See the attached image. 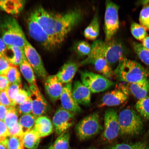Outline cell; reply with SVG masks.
Listing matches in <instances>:
<instances>
[{"label": "cell", "instance_id": "6da1fadb", "mask_svg": "<svg viewBox=\"0 0 149 149\" xmlns=\"http://www.w3.org/2000/svg\"><path fill=\"white\" fill-rule=\"evenodd\" d=\"M81 9L75 8L63 13H54L49 11L45 17V31L57 46L66 38L68 33L82 19Z\"/></svg>", "mask_w": 149, "mask_h": 149}, {"label": "cell", "instance_id": "7a4b0ae2", "mask_svg": "<svg viewBox=\"0 0 149 149\" xmlns=\"http://www.w3.org/2000/svg\"><path fill=\"white\" fill-rule=\"evenodd\" d=\"M113 72L118 81L128 83L142 81L149 76L148 72L139 63L126 57L120 61Z\"/></svg>", "mask_w": 149, "mask_h": 149}, {"label": "cell", "instance_id": "3957f363", "mask_svg": "<svg viewBox=\"0 0 149 149\" xmlns=\"http://www.w3.org/2000/svg\"><path fill=\"white\" fill-rule=\"evenodd\" d=\"M2 39L7 46H16L24 49L27 40L23 30L15 18L8 17L1 25Z\"/></svg>", "mask_w": 149, "mask_h": 149}, {"label": "cell", "instance_id": "277c9868", "mask_svg": "<svg viewBox=\"0 0 149 149\" xmlns=\"http://www.w3.org/2000/svg\"><path fill=\"white\" fill-rule=\"evenodd\" d=\"M102 42L100 40L95 41L92 44V51L90 54L79 64L81 66L93 65L97 71L110 79L114 76V72L104 56L102 49Z\"/></svg>", "mask_w": 149, "mask_h": 149}, {"label": "cell", "instance_id": "5b68a950", "mask_svg": "<svg viewBox=\"0 0 149 149\" xmlns=\"http://www.w3.org/2000/svg\"><path fill=\"white\" fill-rule=\"evenodd\" d=\"M118 121L120 135H138L143 130V121L133 110L126 109L121 111L118 115Z\"/></svg>", "mask_w": 149, "mask_h": 149}, {"label": "cell", "instance_id": "8992f818", "mask_svg": "<svg viewBox=\"0 0 149 149\" xmlns=\"http://www.w3.org/2000/svg\"><path fill=\"white\" fill-rule=\"evenodd\" d=\"M103 130L100 123L99 115L97 113L85 117L78 123L75 127L76 134L81 141L91 138Z\"/></svg>", "mask_w": 149, "mask_h": 149}, {"label": "cell", "instance_id": "52a82bcc", "mask_svg": "<svg viewBox=\"0 0 149 149\" xmlns=\"http://www.w3.org/2000/svg\"><path fill=\"white\" fill-rule=\"evenodd\" d=\"M104 17L105 42L113 38L120 27L118 16L119 6L113 2L107 0L105 3Z\"/></svg>", "mask_w": 149, "mask_h": 149}, {"label": "cell", "instance_id": "ba28073f", "mask_svg": "<svg viewBox=\"0 0 149 149\" xmlns=\"http://www.w3.org/2000/svg\"><path fill=\"white\" fill-rule=\"evenodd\" d=\"M81 83L91 93L103 92L115 84L108 78L100 74L88 71L80 72Z\"/></svg>", "mask_w": 149, "mask_h": 149}, {"label": "cell", "instance_id": "9c48e42d", "mask_svg": "<svg viewBox=\"0 0 149 149\" xmlns=\"http://www.w3.org/2000/svg\"><path fill=\"white\" fill-rule=\"evenodd\" d=\"M104 128L101 139L104 142L111 143L120 134L118 115L116 111L112 109L107 110L104 115Z\"/></svg>", "mask_w": 149, "mask_h": 149}, {"label": "cell", "instance_id": "30bf717a", "mask_svg": "<svg viewBox=\"0 0 149 149\" xmlns=\"http://www.w3.org/2000/svg\"><path fill=\"white\" fill-rule=\"evenodd\" d=\"M102 49L104 56L111 66L125 57L124 45L118 39L113 38L109 42L103 41Z\"/></svg>", "mask_w": 149, "mask_h": 149}, {"label": "cell", "instance_id": "8fae6325", "mask_svg": "<svg viewBox=\"0 0 149 149\" xmlns=\"http://www.w3.org/2000/svg\"><path fill=\"white\" fill-rule=\"evenodd\" d=\"M27 25L30 36L41 44L45 49L52 51L57 47L31 14L28 19Z\"/></svg>", "mask_w": 149, "mask_h": 149}, {"label": "cell", "instance_id": "7c38bea8", "mask_svg": "<svg viewBox=\"0 0 149 149\" xmlns=\"http://www.w3.org/2000/svg\"><path fill=\"white\" fill-rule=\"evenodd\" d=\"M24 49L26 58L32 67L35 73L40 79L45 80L48 76L47 72L38 52L28 40Z\"/></svg>", "mask_w": 149, "mask_h": 149}, {"label": "cell", "instance_id": "4fadbf2b", "mask_svg": "<svg viewBox=\"0 0 149 149\" xmlns=\"http://www.w3.org/2000/svg\"><path fill=\"white\" fill-rule=\"evenodd\" d=\"M75 122L74 114L62 107L56 111L53 119V124L56 135L59 136L68 131Z\"/></svg>", "mask_w": 149, "mask_h": 149}, {"label": "cell", "instance_id": "5bb4252c", "mask_svg": "<svg viewBox=\"0 0 149 149\" xmlns=\"http://www.w3.org/2000/svg\"><path fill=\"white\" fill-rule=\"evenodd\" d=\"M29 92L32 102V114L36 118L43 116L49 109V105L37 85H29Z\"/></svg>", "mask_w": 149, "mask_h": 149}, {"label": "cell", "instance_id": "9a60e30c", "mask_svg": "<svg viewBox=\"0 0 149 149\" xmlns=\"http://www.w3.org/2000/svg\"><path fill=\"white\" fill-rule=\"evenodd\" d=\"M128 92L126 88L115 89L104 95L98 105L99 107H113L120 105L128 99Z\"/></svg>", "mask_w": 149, "mask_h": 149}, {"label": "cell", "instance_id": "2e32d148", "mask_svg": "<svg viewBox=\"0 0 149 149\" xmlns=\"http://www.w3.org/2000/svg\"><path fill=\"white\" fill-rule=\"evenodd\" d=\"M64 86L56 74L48 76L45 79V88L47 94L52 102L59 99Z\"/></svg>", "mask_w": 149, "mask_h": 149}, {"label": "cell", "instance_id": "e0dca14e", "mask_svg": "<svg viewBox=\"0 0 149 149\" xmlns=\"http://www.w3.org/2000/svg\"><path fill=\"white\" fill-rule=\"evenodd\" d=\"M72 83L64 86L60 98L61 107L74 114L79 113L81 112V109L72 96Z\"/></svg>", "mask_w": 149, "mask_h": 149}, {"label": "cell", "instance_id": "ac0fdd59", "mask_svg": "<svg viewBox=\"0 0 149 149\" xmlns=\"http://www.w3.org/2000/svg\"><path fill=\"white\" fill-rule=\"evenodd\" d=\"M72 94L74 100L79 104L88 106L91 102V93L81 82H74L72 88Z\"/></svg>", "mask_w": 149, "mask_h": 149}, {"label": "cell", "instance_id": "d6986e66", "mask_svg": "<svg viewBox=\"0 0 149 149\" xmlns=\"http://www.w3.org/2000/svg\"><path fill=\"white\" fill-rule=\"evenodd\" d=\"M80 66L79 63L68 61L63 65L56 75L63 84L66 85L71 83Z\"/></svg>", "mask_w": 149, "mask_h": 149}, {"label": "cell", "instance_id": "ffe728a7", "mask_svg": "<svg viewBox=\"0 0 149 149\" xmlns=\"http://www.w3.org/2000/svg\"><path fill=\"white\" fill-rule=\"evenodd\" d=\"M4 58L14 66H19L26 59L23 48L16 46H7Z\"/></svg>", "mask_w": 149, "mask_h": 149}, {"label": "cell", "instance_id": "44dd1931", "mask_svg": "<svg viewBox=\"0 0 149 149\" xmlns=\"http://www.w3.org/2000/svg\"><path fill=\"white\" fill-rule=\"evenodd\" d=\"M54 129L51 120L47 117L42 116L37 118L33 130L41 138L51 135Z\"/></svg>", "mask_w": 149, "mask_h": 149}, {"label": "cell", "instance_id": "7402d4cb", "mask_svg": "<svg viewBox=\"0 0 149 149\" xmlns=\"http://www.w3.org/2000/svg\"><path fill=\"white\" fill-rule=\"evenodd\" d=\"M127 86L130 92L139 100L147 96L149 91V81L148 79L137 82L128 83Z\"/></svg>", "mask_w": 149, "mask_h": 149}, {"label": "cell", "instance_id": "603a6c76", "mask_svg": "<svg viewBox=\"0 0 149 149\" xmlns=\"http://www.w3.org/2000/svg\"><path fill=\"white\" fill-rule=\"evenodd\" d=\"M25 4V1L21 0H2L0 8L8 14L15 15L20 13Z\"/></svg>", "mask_w": 149, "mask_h": 149}, {"label": "cell", "instance_id": "cb8c5ba5", "mask_svg": "<svg viewBox=\"0 0 149 149\" xmlns=\"http://www.w3.org/2000/svg\"><path fill=\"white\" fill-rule=\"evenodd\" d=\"M100 33L99 20L98 13L95 14L90 24L84 31V35L88 40H95L97 38Z\"/></svg>", "mask_w": 149, "mask_h": 149}, {"label": "cell", "instance_id": "d4e9b609", "mask_svg": "<svg viewBox=\"0 0 149 149\" xmlns=\"http://www.w3.org/2000/svg\"><path fill=\"white\" fill-rule=\"evenodd\" d=\"M41 138L33 130L24 134L23 137L24 147L28 149H37Z\"/></svg>", "mask_w": 149, "mask_h": 149}, {"label": "cell", "instance_id": "484cf974", "mask_svg": "<svg viewBox=\"0 0 149 149\" xmlns=\"http://www.w3.org/2000/svg\"><path fill=\"white\" fill-rule=\"evenodd\" d=\"M19 66L20 72L29 85L37 84L34 71L27 59L24 61Z\"/></svg>", "mask_w": 149, "mask_h": 149}, {"label": "cell", "instance_id": "4316f807", "mask_svg": "<svg viewBox=\"0 0 149 149\" xmlns=\"http://www.w3.org/2000/svg\"><path fill=\"white\" fill-rule=\"evenodd\" d=\"M36 118L32 114L22 115L18 121L24 134L33 130Z\"/></svg>", "mask_w": 149, "mask_h": 149}, {"label": "cell", "instance_id": "83f0119b", "mask_svg": "<svg viewBox=\"0 0 149 149\" xmlns=\"http://www.w3.org/2000/svg\"><path fill=\"white\" fill-rule=\"evenodd\" d=\"M70 134L67 131L58 136L51 145L53 149H69Z\"/></svg>", "mask_w": 149, "mask_h": 149}, {"label": "cell", "instance_id": "f1b7e54d", "mask_svg": "<svg viewBox=\"0 0 149 149\" xmlns=\"http://www.w3.org/2000/svg\"><path fill=\"white\" fill-rule=\"evenodd\" d=\"M23 137L10 136L1 143L7 149H24Z\"/></svg>", "mask_w": 149, "mask_h": 149}, {"label": "cell", "instance_id": "f546056e", "mask_svg": "<svg viewBox=\"0 0 149 149\" xmlns=\"http://www.w3.org/2000/svg\"><path fill=\"white\" fill-rule=\"evenodd\" d=\"M74 49L80 57H88L92 51V45L85 41H80L74 45Z\"/></svg>", "mask_w": 149, "mask_h": 149}, {"label": "cell", "instance_id": "4dcf8cb0", "mask_svg": "<svg viewBox=\"0 0 149 149\" xmlns=\"http://www.w3.org/2000/svg\"><path fill=\"white\" fill-rule=\"evenodd\" d=\"M133 47L134 51L139 58L145 64L149 66V50L143 47L142 44L134 42Z\"/></svg>", "mask_w": 149, "mask_h": 149}, {"label": "cell", "instance_id": "1f68e13d", "mask_svg": "<svg viewBox=\"0 0 149 149\" xmlns=\"http://www.w3.org/2000/svg\"><path fill=\"white\" fill-rule=\"evenodd\" d=\"M136 109L141 116L149 120V97L139 100L136 105Z\"/></svg>", "mask_w": 149, "mask_h": 149}, {"label": "cell", "instance_id": "d6a6232c", "mask_svg": "<svg viewBox=\"0 0 149 149\" xmlns=\"http://www.w3.org/2000/svg\"><path fill=\"white\" fill-rule=\"evenodd\" d=\"M18 113L15 107L9 108L4 122L8 129L15 125L18 122Z\"/></svg>", "mask_w": 149, "mask_h": 149}, {"label": "cell", "instance_id": "836d02e7", "mask_svg": "<svg viewBox=\"0 0 149 149\" xmlns=\"http://www.w3.org/2000/svg\"><path fill=\"white\" fill-rule=\"evenodd\" d=\"M132 34L137 40L142 41L148 36L146 29L144 27L136 23H132L130 27Z\"/></svg>", "mask_w": 149, "mask_h": 149}, {"label": "cell", "instance_id": "e575fe53", "mask_svg": "<svg viewBox=\"0 0 149 149\" xmlns=\"http://www.w3.org/2000/svg\"><path fill=\"white\" fill-rule=\"evenodd\" d=\"M6 77L10 84L22 83L20 72L17 68L13 66L7 73Z\"/></svg>", "mask_w": 149, "mask_h": 149}, {"label": "cell", "instance_id": "d590c367", "mask_svg": "<svg viewBox=\"0 0 149 149\" xmlns=\"http://www.w3.org/2000/svg\"><path fill=\"white\" fill-rule=\"evenodd\" d=\"M146 147L144 142H138L133 144L122 143L113 145L108 149H144Z\"/></svg>", "mask_w": 149, "mask_h": 149}, {"label": "cell", "instance_id": "8d00e7d4", "mask_svg": "<svg viewBox=\"0 0 149 149\" xmlns=\"http://www.w3.org/2000/svg\"><path fill=\"white\" fill-rule=\"evenodd\" d=\"M17 106V108L15 107L20 115H23L32 113V102L30 97L23 103Z\"/></svg>", "mask_w": 149, "mask_h": 149}, {"label": "cell", "instance_id": "74e56055", "mask_svg": "<svg viewBox=\"0 0 149 149\" xmlns=\"http://www.w3.org/2000/svg\"><path fill=\"white\" fill-rule=\"evenodd\" d=\"M22 89V83H15L10 84L8 88L7 89V94L9 98L14 103L17 96Z\"/></svg>", "mask_w": 149, "mask_h": 149}, {"label": "cell", "instance_id": "f35d334b", "mask_svg": "<svg viewBox=\"0 0 149 149\" xmlns=\"http://www.w3.org/2000/svg\"><path fill=\"white\" fill-rule=\"evenodd\" d=\"M0 104L8 109L11 107H15L14 102L9 98L7 90L2 91L0 93Z\"/></svg>", "mask_w": 149, "mask_h": 149}, {"label": "cell", "instance_id": "ab89813d", "mask_svg": "<svg viewBox=\"0 0 149 149\" xmlns=\"http://www.w3.org/2000/svg\"><path fill=\"white\" fill-rule=\"evenodd\" d=\"M139 21L143 26L149 21V5H145L139 15Z\"/></svg>", "mask_w": 149, "mask_h": 149}, {"label": "cell", "instance_id": "60d3db41", "mask_svg": "<svg viewBox=\"0 0 149 149\" xmlns=\"http://www.w3.org/2000/svg\"><path fill=\"white\" fill-rule=\"evenodd\" d=\"M13 65L4 58H0V75L6 76Z\"/></svg>", "mask_w": 149, "mask_h": 149}, {"label": "cell", "instance_id": "b9f144b4", "mask_svg": "<svg viewBox=\"0 0 149 149\" xmlns=\"http://www.w3.org/2000/svg\"><path fill=\"white\" fill-rule=\"evenodd\" d=\"M29 97V90L27 92L24 89H21L14 102L15 106L16 107V106L23 103Z\"/></svg>", "mask_w": 149, "mask_h": 149}, {"label": "cell", "instance_id": "7bdbcfd3", "mask_svg": "<svg viewBox=\"0 0 149 149\" xmlns=\"http://www.w3.org/2000/svg\"><path fill=\"white\" fill-rule=\"evenodd\" d=\"M8 129L10 136L18 137H23L24 133L23 130L18 122L13 127Z\"/></svg>", "mask_w": 149, "mask_h": 149}, {"label": "cell", "instance_id": "ee69618b", "mask_svg": "<svg viewBox=\"0 0 149 149\" xmlns=\"http://www.w3.org/2000/svg\"><path fill=\"white\" fill-rule=\"evenodd\" d=\"M10 136L7 126L3 121L0 120V142H2Z\"/></svg>", "mask_w": 149, "mask_h": 149}, {"label": "cell", "instance_id": "f6af8a7d", "mask_svg": "<svg viewBox=\"0 0 149 149\" xmlns=\"http://www.w3.org/2000/svg\"><path fill=\"white\" fill-rule=\"evenodd\" d=\"M10 84L6 76L0 75V91L7 90Z\"/></svg>", "mask_w": 149, "mask_h": 149}, {"label": "cell", "instance_id": "bcb514c9", "mask_svg": "<svg viewBox=\"0 0 149 149\" xmlns=\"http://www.w3.org/2000/svg\"><path fill=\"white\" fill-rule=\"evenodd\" d=\"M8 109L0 104V120L4 122Z\"/></svg>", "mask_w": 149, "mask_h": 149}, {"label": "cell", "instance_id": "7dc6e473", "mask_svg": "<svg viewBox=\"0 0 149 149\" xmlns=\"http://www.w3.org/2000/svg\"><path fill=\"white\" fill-rule=\"evenodd\" d=\"M7 46L1 38H0V58H4Z\"/></svg>", "mask_w": 149, "mask_h": 149}, {"label": "cell", "instance_id": "c3c4849f", "mask_svg": "<svg viewBox=\"0 0 149 149\" xmlns=\"http://www.w3.org/2000/svg\"><path fill=\"white\" fill-rule=\"evenodd\" d=\"M142 46L149 50V36H147L142 41Z\"/></svg>", "mask_w": 149, "mask_h": 149}, {"label": "cell", "instance_id": "681fc988", "mask_svg": "<svg viewBox=\"0 0 149 149\" xmlns=\"http://www.w3.org/2000/svg\"><path fill=\"white\" fill-rule=\"evenodd\" d=\"M140 4L145 6L149 5V0H145V1H140L139 3Z\"/></svg>", "mask_w": 149, "mask_h": 149}, {"label": "cell", "instance_id": "f907efd6", "mask_svg": "<svg viewBox=\"0 0 149 149\" xmlns=\"http://www.w3.org/2000/svg\"><path fill=\"white\" fill-rule=\"evenodd\" d=\"M0 149H7L2 143L0 142Z\"/></svg>", "mask_w": 149, "mask_h": 149}, {"label": "cell", "instance_id": "816d5d0a", "mask_svg": "<svg viewBox=\"0 0 149 149\" xmlns=\"http://www.w3.org/2000/svg\"><path fill=\"white\" fill-rule=\"evenodd\" d=\"M144 27L146 29H148L149 30V21L147 23V24L145 25Z\"/></svg>", "mask_w": 149, "mask_h": 149}, {"label": "cell", "instance_id": "f5cc1de1", "mask_svg": "<svg viewBox=\"0 0 149 149\" xmlns=\"http://www.w3.org/2000/svg\"><path fill=\"white\" fill-rule=\"evenodd\" d=\"M47 149H53V148H52V146H51H51H50L49 148H48Z\"/></svg>", "mask_w": 149, "mask_h": 149}, {"label": "cell", "instance_id": "db71d44e", "mask_svg": "<svg viewBox=\"0 0 149 149\" xmlns=\"http://www.w3.org/2000/svg\"><path fill=\"white\" fill-rule=\"evenodd\" d=\"M88 149H96L95 148H88Z\"/></svg>", "mask_w": 149, "mask_h": 149}, {"label": "cell", "instance_id": "11a10c76", "mask_svg": "<svg viewBox=\"0 0 149 149\" xmlns=\"http://www.w3.org/2000/svg\"><path fill=\"white\" fill-rule=\"evenodd\" d=\"M144 149H149V147H146Z\"/></svg>", "mask_w": 149, "mask_h": 149}, {"label": "cell", "instance_id": "9f6ffc18", "mask_svg": "<svg viewBox=\"0 0 149 149\" xmlns=\"http://www.w3.org/2000/svg\"><path fill=\"white\" fill-rule=\"evenodd\" d=\"M1 91H0V93H1Z\"/></svg>", "mask_w": 149, "mask_h": 149}, {"label": "cell", "instance_id": "6f0895ef", "mask_svg": "<svg viewBox=\"0 0 149 149\" xmlns=\"http://www.w3.org/2000/svg\"></svg>", "mask_w": 149, "mask_h": 149}]
</instances>
